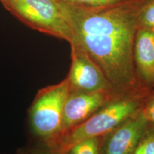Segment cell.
I'll use <instances>...</instances> for the list:
<instances>
[{
  "instance_id": "15",
  "label": "cell",
  "mask_w": 154,
  "mask_h": 154,
  "mask_svg": "<svg viewBox=\"0 0 154 154\" xmlns=\"http://www.w3.org/2000/svg\"><path fill=\"white\" fill-rule=\"evenodd\" d=\"M0 1H2V0H0Z\"/></svg>"
},
{
  "instance_id": "10",
  "label": "cell",
  "mask_w": 154,
  "mask_h": 154,
  "mask_svg": "<svg viewBox=\"0 0 154 154\" xmlns=\"http://www.w3.org/2000/svg\"><path fill=\"white\" fill-rule=\"evenodd\" d=\"M61 3L82 8H101L122 5L136 0H58Z\"/></svg>"
},
{
  "instance_id": "5",
  "label": "cell",
  "mask_w": 154,
  "mask_h": 154,
  "mask_svg": "<svg viewBox=\"0 0 154 154\" xmlns=\"http://www.w3.org/2000/svg\"><path fill=\"white\" fill-rule=\"evenodd\" d=\"M71 49L72 63L66 77L69 91H107L117 94L99 67L85 52L74 44H71Z\"/></svg>"
},
{
  "instance_id": "8",
  "label": "cell",
  "mask_w": 154,
  "mask_h": 154,
  "mask_svg": "<svg viewBox=\"0 0 154 154\" xmlns=\"http://www.w3.org/2000/svg\"><path fill=\"white\" fill-rule=\"evenodd\" d=\"M134 61L138 79L146 88H154V34L138 28L134 40Z\"/></svg>"
},
{
  "instance_id": "3",
  "label": "cell",
  "mask_w": 154,
  "mask_h": 154,
  "mask_svg": "<svg viewBox=\"0 0 154 154\" xmlns=\"http://www.w3.org/2000/svg\"><path fill=\"white\" fill-rule=\"evenodd\" d=\"M69 92L67 79L41 88L29 109L32 132L42 144L54 147L61 134L63 109Z\"/></svg>"
},
{
  "instance_id": "6",
  "label": "cell",
  "mask_w": 154,
  "mask_h": 154,
  "mask_svg": "<svg viewBox=\"0 0 154 154\" xmlns=\"http://www.w3.org/2000/svg\"><path fill=\"white\" fill-rule=\"evenodd\" d=\"M121 96L117 94L107 91H69L63 106L59 138L71 128L85 121L107 103Z\"/></svg>"
},
{
  "instance_id": "2",
  "label": "cell",
  "mask_w": 154,
  "mask_h": 154,
  "mask_svg": "<svg viewBox=\"0 0 154 154\" xmlns=\"http://www.w3.org/2000/svg\"><path fill=\"white\" fill-rule=\"evenodd\" d=\"M146 97H119L113 100L85 121L64 133L51 148L66 153L78 142L105 136L140 110Z\"/></svg>"
},
{
  "instance_id": "12",
  "label": "cell",
  "mask_w": 154,
  "mask_h": 154,
  "mask_svg": "<svg viewBox=\"0 0 154 154\" xmlns=\"http://www.w3.org/2000/svg\"><path fill=\"white\" fill-rule=\"evenodd\" d=\"M138 28H143L154 34V0H146L138 14Z\"/></svg>"
},
{
  "instance_id": "13",
  "label": "cell",
  "mask_w": 154,
  "mask_h": 154,
  "mask_svg": "<svg viewBox=\"0 0 154 154\" xmlns=\"http://www.w3.org/2000/svg\"><path fill=\"white\" fill-rule=\"evenodd\" d=\"M141 110L148 122L154 125V89L144 99Z\"/></svg>"
},
{
  "instance_id": "14",
  "label": "cell",
  "mask_w": 154,
  "mask_h": 154,
  "mask_svg": "<svg viewBox=\"0 0 154 154\" xmlns=\"http://www.w3.org/2000/svg\"><path fill=\"white\" fill-rule=\"evenodd\" d=\"M26 154H66V153H63L54 148L42 144V146L31 150Z\"/></svg>"
},
{
  "instance_id": "9",
  "label": "cell",
  "mask_w": 154,
  "mask_h": 154,
  "mask_svg": "<svg viewBox=\"0 0 154 154\" xmlns=\"http://www.w3.org/2000/svg\"><path fill=\"white\" fill-rule=\"evenodd\" d=\"M102 137L83 140L71 146L66 154H101Z\"/></svg>"
},
{
  "instance_id": "1",
  "label": "cell",
  "mask_w": 154,
  "mask_h": 154,
  "mask_svg": "<svg viewBox=\"0 0 154 154\" xmlns=\"http://www.w3.org/2000/svg\"><path fill=\"white\" fill-rule=\"evenodd\" d=\"M146 0L82 8L59 2L72 32L71 44L80 48L99 67L121 97H146L135 70L134 46L138 14Z\"/></svg>"
},
{
  "instance_id": "11",
  "label": "cell",
  "mask_w": 154,
  "mask_h": 154,
  "mask_svg": "<svg viewBox=\"0 0 154 154\" xmlns=\"http://www.w3.org/2000/svg\"><path fill=\"white\" fill-rule=\"evenodd\" d=\"M131 154H154V125L148 122L139 141Z\"/></svg>"
},
{
  "instance_id": "7",
  "label": "cell",
  "mask_w": 154,
  "mask_h": 154,
  "mask_svg": "<svg viewBox=\"0 0 154 154\" xmlns=\"http://www.w3.org/2000/svg\"><path fill=\"white\" fill-rule=\"evenodd\" d=\"M141 109L102 136L101 154H131L147 126Z\"/></svg>"
},
{
  "instance_id": "4",
  "label": "cell",
  "mask_w": 154,
  "mask_h": 154,
  "mask_svg": "<svg viewBox=\"0 0 154 154\" xmlns=\"http://www.w3.org/2000/svg\"><path fill=\"white\" fill-rule=\"evenodd\" d=\"M3 7L34 30L65 40L69 44L72 32L58 0H2Z\"/></svg>"
}]
</instances>
